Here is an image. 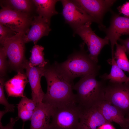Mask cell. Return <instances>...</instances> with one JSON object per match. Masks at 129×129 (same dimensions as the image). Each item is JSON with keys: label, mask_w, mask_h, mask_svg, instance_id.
<instances>
[{"label": "cell", "mask_w": 129, "mask_h": 129, "mask_svg": "<svg viewBox=\"0 0 129 129\" xmlns=\"http://www.w3.org/2000/svg\"><path fill=\"white\" fill-rule=\"evenodd\" d=\"M47 89L42 102L54 108H60L77 104L75 94L73 92V80L63 72L59 64L45 67L44 75Z\"/></svg>", "instance_id": "obj_1"}, {"label": "cell", "mask_w": 129, "mask_h": 129, "mask_svg": "<svg viewBox=\"0 0 129 129\" xmlns=\"http://www.w3.org/2000/svg\"><path fill=\"white\" fill-rule=\"evenodd\" d=\"M97 75L88 74L81 77L73 87L76 104L82 109L96 105L104 99V91L107 80L97 81Z\"/></svg>", "instance_id": "obj_2"}, {"label": "cell", "mask_w": 129, "mask_h": 129, "mask_svg": "<svg viewBox=\"0 0 129 129\" xmlns=\"http://www.w3.org/2000/svg\"><path fill=\"white\" fill-rule=\"evenodd\" d=\"M84 43L81 50L70 55L64 62L59 64L63 72L73 80L77 77H83L88 74H98L100 66L92 60L84 49Z\"/></svg>", "instance_id": "obj_3"}, {"label": "cell", "mask_w": 129, "mask_h": 129, "mask_svg": "<svg viewBox=\"0 0 129 129\" xmlns=\"http://www.w3.org/2000/svg\"><path fill=\"white\" fill-rule=\"evenodd\" d=\"M82 110L77 104L53 108L49 129H78Z\"/></svg>", "instance_id": "obj_4"}, {"label": "cell", "mask_w": 129, "mask_h": 129, "mask_svg": "<svg viewBox=\"0 0 129 129\" xmlns=\"http://www.w3.org/2000/svg\"><path fill=\"white\" fill-rule=\"evenodd\" d=\"M25 34L16 33L6 39L2 46L10 65L17 72H22L27 61L24 57L25 43L23 37Z\"/></svg>", "instance_id": "obj_5"}, {"label": "cell", "mask_w": 129, "mask_h": 129, "mask_svg": "<svg viewBox=\"0 0 129 129\" xmlns=\"http://www.w3.org/2000/svg\"><path fill=\"white\" fill-rule=\"evenodd\" d=\"M91 22L72 28L75 33L79 35L87 46L90 59L98 63V56L104 47L109 44V41L105 37L102 38L97 35L91 27Z\"/></svg>", "instance_id": "obj_6"}, {"label": "cell", "mask_w": 129, "mask_h": 129, "mask_svg": "<svg viewBox=\"0 0 129 129\" xmlns=\"http://www.w3.org/2000/svg\"><path fill=\"white\" fill-rule=\"evenodd\" d=\"M104 99L115 106L125 115L129 113V81L122 83L109 81L105 86Z\"/></svg>", "instance_id": "obj_7"}, {"label": "cell", "mask_w": 129, "mask_h": 129, "mask_svg": "<svg viewBox=\"0 0 129 129\" xmlns=\"http://www.w3.org/2000/svg\"><path fill=\"white\" fill-rule=\"evenodd\" d=\"M0 24L16 32L26 33L29 29L33 17L29 14L16 11L0 5Z\"/></svg>", "instance_id": "obj_8"}, {"label": "cell", "mask_w": 129, "mask_h": 129, "mask_svg": "<svg viewBox=\"0 0 129 129\" xmlns=\"http://www.w3.org/2000/svg\"><path fill=\"white\" fill-rule=\"evenodd\" d=\"M79 7L98 22L99 29L102 31L105 27L102 22L103 17L108 11H111V7L115 0H72Z\"/></svg>", "instance_id": "obj_9"}, {"label": "cell", "mask_w": 129, "mask_h": 129, "mask_svg": "<svg viewBox=\"0 0 129 129\" xmlns=\"http://www.w3.org/2000/svg\"><path fill=\"white\" fill-rule=\"evenodd\" d=\"M110 24L108 28L102 31L106 34L105 38L110 41L112 58L114 57V47L120 37L124 35H129V18L120 16L112 11Z\"/></svg>", "instance_id": "obj_10"}, {"label": "cell", "mask_w": 129, "mask_h": 129, "mask_svg": "<svg viewBox=\"0 0 129 129\" xmlns=\"http://www.w3.org/2000/svg\"><path fill=\"white\" fill-rule=\"evenodd\" d=\"M63 6L62 15L65 22L72 28L88 22H98L79 7L72 0H60Z\"/></svg>", "instance_id": "obj_11"}, {"label": "cell", "mask_w": 129, "mask_h": 129, "mask_svg": "<svg viewBox=\"0 0 129 129\" xmlns=\"http://www.w3.org/2000/svg\"><path fill=\"white\" fill-rule=\"evenodd\" d=\"M45 68L30 66L28 61L24 67L31 87L32 99L36 104L42 102L45 94L40 83L41 78L44 75Z\"/></svg>", "instance_id": "obj_12"}, {"label": "cell", "mask_w": 129, "mask_h": 129, "mask_svg": "<svg viewBox=\"0 0 129 129\" xmlns=\"http://www.w3.org/2000/svg\"><path fill=\"white\" fill-rule=\"evenodd\" d=\"M50 22L38 15L33 17L31 27L28 30L23 37L25 43L32 41L35 45L43 37L48 35L51 29Z\"/></svg>", "instance_id": "obj_13"}, {"label": "cell", "mask_w": 129, "mask_h": 129, "mask_svg": "<svg viewBox=\"0 0 129 129\" xmlns=\"http://www.w3.org/2000/svg\"><path fill=\"white\" fill-rule=\"evenodd\" d=\"M96 105L107 121L117 123L121 129L129 128V119L115 106L104 99Z\"/></svg>", "instance_id": "obj_14"}, {"label": "cell", "mask_w": 129, "mask_h": 129, "mask_svg": "<svg viewBox=\"0 0 129 129\" xmlns=\"http://www.w3.org/2000/svg\"><path fill=\"white\" fill-rule=\"evenodd\" d=\"M107 123H111L105 119L95 105L82 109L78 129H97Z\"/></svg>", "instance_id": "obj_15"}, {"label": "cell", "mask_w": 129, "mask_h": 129, "mask_svg": "<svg viewBox=\"0 0 129 129\" xmlns=\"http://www.w3.org/2000/svg\"><path fill=\"white\" fill-rule=\"evenodd\" d=\"M53 108L42 102L37 104L31 119L30 129H49Z\"/></svg>", "instance_id": "obj_16"}, {"label": "cell", "mask_w": 129, "mask_h": 129, "mask_svg": "<svg viewBox=\"0 0 129 129\" xmlns=\"http://www.w3.org/2000/svg\"><path fill=\"white\" fill-rule=\"evenodd\" d=\"M26 74L18 72L13 77L5 82L4 86L8 97H25L24 91L29 82Z\"/></svg>", "instance_id": "obj_17"}, {"label": "cell", "mask_w": 129, "mask_h": 129, "mask_svg": "<svg viewBox=\"0 0 129 129\" xmlns=\"http://www.w3.org/2000/svg\"><path fill=\"white\" fill-rule=\"evenodd\" d=\"M57 0H33L32 1L36 7V11L38 15L45 19L50 22L51 18L58 12L55 9Z\"/></svg>", "instance_id": "obj_18"}, {"label": "cell", "mask_w": 129, "mask_h": 129, "mask_svg": "<svg viewBox=\"0 0 129 129\" xmlns=\"http://www.w3.org/2000/svg\"><path fill=\"white\" fill-rule=\"evenodd\" d=\"M108 63L112 65L110 72L109 74L105 73L100 76L102 79L107 80L114 83H122L128 82L127 77L123 70L118 65L114 57L108 60Z\"/></svg>", "instance_id": "obj_19"}, {"label": "cell", "mask_w": 129, "mask_h": 129, "mask_svg": "<svg viewBox=\"0 0 129 129\" xmlns=\"http://www.w3.org/2000/svg\"><path fill=\"white\" fill-rule=\"evenodd\" d=\"M37 104L26 96L22 98L17 105L18 116L23 122L31 120Z\"/></svg>", "instance_id": "obj_20"}, {"label": "cell", "mask_w": 129, "mask_h": 129, "mask_svg": "<svg viewBox=\"0 0 129 129\" xmlns=\"http://www.w3.org/2000/svg\"><path fill=\"white\" fill-rule=\"evenodd\" d=\"M32 0H0V5L13 10L30 14L32 9Z\"/></svg>", "instance_id": "obj_21"}, {"label": "cell", "mask_w": 129, "mask_h": 129, "mask_svg": "<svg viewBox=\"0 0 129 129\" xmlns=\"http://www.w3.org/2000/svg\"><path fill=\"white\" fill-rule=\"evenodd\" d=\"M43 47L37 44L34 45L31 51V55L28 61L29 65L32 66H38L44 68L47 62L45 60L43 52Z\"/></svg>", "instance_id": "obj_22"}, {"label": "cell", "mask_w": 129, "mask_h": 129, "mask_svg": "<svg viewBox=\"0 0 129 129\" xmlns=\"http://www.w3.org/2000/svg\"><path fill=\"white\" fill-rule=\"evenodd\" d=\"M114 58L118 66L122 70L129 73V61L126 54L124 47L117 43Z\"/></svg>", "instance_id": "obj_23"}, {"label": "cell", "mask_w": 129, "mask_h": 129, "mask_svg": "<svg viewBox=\"0 0 129 129\" xmlns=\"http://www.w3.org/2000/svg\"><path fill=\"white\" fill-rule=\"evenodd\" d=\"M4 79L3 77L0 79V103L5 107V111L8 112H14L15 106L14 105L10 104L6 98L5 95L4 87Z\"/></svg>", "instance_id": "obj_24"}, {"label": "cell", "mask_w": 129, "mask_h": 129, "mask_svg": "<svg viewBox=\"0 0 129 129\" xmlns=\"http://www.w3.org/2000/svg\"><path fill=\"white\" fill-rule=\"evenodd\" d=\"M17 33L11 29L0 24V43L3 46L6 40Z\"/></svg>", "instance_id": "obj_25"}, {"label": "cell", "mask_w": 129, "mask_h": 129, "mask_svg": "<svg viewBox=\"0 0 129 129\" xmlns=\"http://www.w3.org/2000/svg\"><path fill=\"white\" fill-rule=\"evenodd\" d=\"M7 58L4 48L2 46L0 48V74L3 77L6 73V59Z\"/></svg>", "instance_id": "obj_26"}, {"label": "cell", "mask_w": 129, "mask_h": 129, "mask_svg": "<svg viewBox=\"0 0 129 129\" xmlns=\"http://www.w3.org/2000/svg\"><path fill=\"white\" fill-rule=\"evenodd\" d=\"M117 9L119 14H122L124 16L129 18V1L118 7Z\"/></svg>", "instance_id": "obj_27"}, {"label": "cell", "mask_w": 129, "mask_h": 129, "mask_svg": "<svg viewBox=\"0 0 129 129\" xmlns=\"http://www.w3.org/2000/svg\"><path fill=\"white\" fill-rule=\"evenodd\" d=\"M19 118L18 117L15 118H11L9 123L5 126H3L1 122H0V129H14L13 127Z\"/></svg>", "instance_id": "obj_28"}, {"label": "cell", "mask_w": 129, "mask_h": 129, "mask_svg": "<svg viewBox=\"0 0 129 129\" xmlns=\"http://www.w3.org/2000/svg\"><path fill=\"white\" fill-rule=\"evenodd\" d=\"M118 41L120 43L121 45L125 47L126 52L129 54V38L124 40L120 38Z\"/></svg>", "instance_id": "obj_29"}, {"label": "cell", "mask_w": 129, "mask_h": 129, "mask_svg": "<svg viewBox=\"0 0 129 129\" xmlns=\"http://www.w3.org/2000/svg\"><path fill=\"white\" fill-rule=\"evenodd\" d=\"M97 129H115L111 123H107L102 125L98 127Z\"/></svg>", "instance_id": "obj_30"}, {"label": "cell", "mask_w": 129, "mask_h": 129, "mask_svg": "<svg viewBox=\"0 0 129 129\" xmlns=\"http://www.w3.org/2000/svg\"><path fill=\"white\" fill-rule=\"evenodd\" d=\"M128 116L127 117H126L128 119H129V113L128 114Z\"/></svg>", "instance_id": "obj_31"}, {"label": "cell", "mask_w": 129, "mask_h": 129, "mask_svg": "<svg viewBox=\"0 0 129 129\" xmlns=\"http://www.w3.org/2000/svg\"><path fill=\"white\" fill-rule=\"evenodd\" d=\"M129 81V76L128 77V81Z\"/></svg>", "instance_id": "obj_32"}, {"label": "cell", "mask_w": 129, "mask_h": 129, "mask_svg": "<svg viewBox=\"0 0 129 129\" xmlns=\"http://www.w3.org/2000/svg\"></svg>", "instance_id": "obj_33"}]
</instances>
